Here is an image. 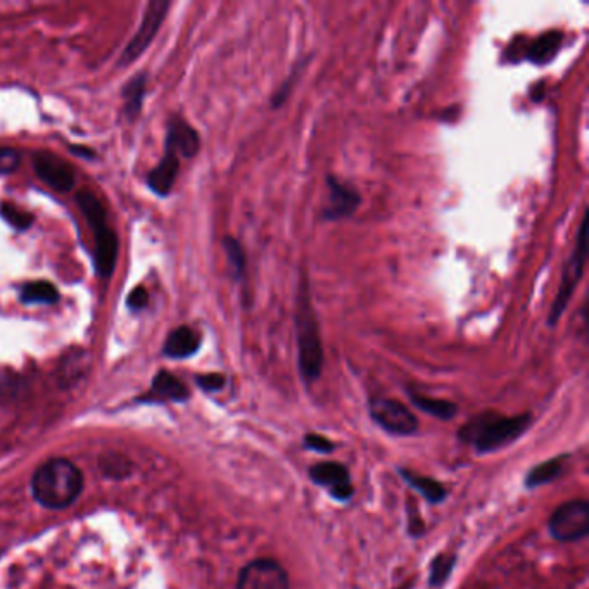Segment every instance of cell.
<instances>
[{
	"label": "cell",
	"instance_id": "cell-17",
	"mask_svg": "<svg viewBox=\"0 0 589 589\" xmlns=\"http://www.w3.org/2000/svg\"><path fill=\"white\" fill-rule=\"evenodd\" d=\"M399 475L403 477L406 484H410L415 491L422 494L425 500L432 503V505H439L448 498V491L444 488L441 482L427 477V475H418L410 469H398Z\"/></svg>",
	"mask_w": 589,
	"mask_h": 589
},
{
	"label": "cell",
	"instance_id": "cell-14",
	"mask_svg": "<svg viewBox=\"0 0 589 589\" xmlns=\"http://www.w3.org/2000/svg\"><path fill=\"white\" fill-rule=\"evenodd\" d=\"M201 149L199 133L182 118L171 120L166 137V151L184 158H194Z\"/></svg>",
	"mask_w": 589,
	"mask_h": 589
},
{
	"label": "cell",
	"instance_id": "cell-13",
	"mask_svg": "<svg viewBox=\"0 0 589 589\" xmlns=\"http://www.w3.org/2000/svg\"><path fill=\"white\" fill-rule=\"evenodd\" d=\"M92 228L94 232L95 244V265H97V272L101 273V277L109 279L113 275L114 268H116V260H118V237L114 234L113 228L108 227V223H97Z\"/></svg>",
	"mask_w": 589,
	"mask_h": 589
},
{
	"label": "cell",
	"instance_id": "cell-34",
	"mask_svg": "<svg viewBox=\"0 0 589 589\" xmlns=\"http://www.w3.org/2000/svg\"><path fill=\"white\" fill-rule=\"evenodd\" d=\"M413 584H406V586H403V588H399V589H412Z\"/></svg>",
	"mask_w": 589,
	"mask_h": 589
},
{
	"label": "cell",
	"instance_id": "cell-23",
	"mask_svg": "<svg viewBox=\"0 0 589 589\" xmlns=\"http://www.w3.org/2000/svg\"><path fill=\"white\" fill-rule=\"evenodd\" d=\"M223 249H225V254H227L228 266H230V270H232L234 279H244L247 263L246 251H244L241 242L237 241L235 237L227 235V237L223 239Z\"/></svg>",
	"mask_w": 589,
	"mask_h": 589
},
{
	"label": "cell",
	"instance_id": "cell-25",
	"mask_svg": "<svg viewBox=\"0 0 589 589\" xmlns=\"http://www.w3.org/2000/svg\"><path fill=\"white\" fill-rule=\"evenodd\" d=\"M455 564L456 555L453 553H441L432 560L431 570H429V584L432 588H441L450 579Z\"/></svg>",
	"mask_w": 589,
	"mask_h": 589
},
{
	"label": "cell",
	"instance_id": "cell-4",
	"mask_svg": "<svg viewBox=\"0 0 589 589\" xmlns=\"http://www.w3.org/2000/svg\"><path fill=\"white\" fill-rule=\"evenodd\" d=\"M586 227H588V211L584 213L579 230H577L576 246L570 253L569 260L565 263L564 272H562V282L558 287L557 296L553 299L550 313H548V320L546 323L550 327H555L560 318L567 310V304L574 296L577 285L583 279L584 266H586V258H588V247H586Z\"/></svg>",
	"mask_w": 589,
	"mask_h": 589
},
{
	"label": "cell",
	"instance_id": "cell-6",
	"mask_svg": "<svg viewBox=\"0 0 589 589\" xmlns=\"http://www.w3.org/2000/svg\"><path fill=\"white\" fill-rule=\"evenodd\" d=\"M553 538L572 543L586 538L589 532V505L586 500L567 501L553 512L548 522Z\"/></svg>",
	"mask_w": 589,
	"mask_h": 589
},
{
	"label": "cell",
	"instance_id": "cell-29",
	"mask_svg": "<svg viewBox=\"0 0 589 589\" xmlns=\"http://www.w3.org/2000/svg\"><path fill=\"white\" fill-rule=\"evenodd\" d=\"M21 156L16 149H0V175H9L19 166Z\"/></svg>",
	"mask_w": 589,
	"mask_h": 589
},
{
	"label": "cell",
	"instance_id": "cell-21",
	"mask_svg": "<svg viewBox=\"0 0 589 589\" xmlns=\"http://www.w3.org/2000/svg\"><path fill=\"white\" fill-rule=\"evenodd\" d=\"M144 97H146V75H135L123 89L125 114L130 120L139 118L142 104H144Z\"/></svg>",
	"mask_w": 589,
	"mask_h": 589
},
{
	"label": "cell",
	"instance_id": "cell-12",
	"mask_svg": "<svg viewBox=\"0 0 589 589\" xmlns=\"http://www.w3.org/2000/svg\"><path fill=\"white\" fill-rule=\"evenodd\" d=\"M33 166L40 180H44L45 184L51 185L57 192L66 194L75 187V173L66 161L57 158L54 154L37 152L33 156Z\"/></svg>",
	"mask_w": 589,
	"mask_h": 589
},
{
	"label": "cell",
	"instance_id": "cell-10",
	"mask_svg": "<svg viewBox=\"0 0 589 589\" xmlns=\"http://www.w3.org/2000/svg\"><path fill=\"white\" fill-rule=\"evenodd\" d=\"M237 589H289V576L272 558H256L241 570Z\"/></svg>",
	"mask_w": 589,
	"mask_h": 589
},
{
	"label": "cell",
	"instance_id": "cell-28",
	"mask_svg": "<svg viewBox=\"0 0 589 589\" xmlns=\"http://www.w3.org/2000/svg\"><path fill=\"white\" fill-rule=\"evenodd\" d=\"M197 386L201 387L206 393H216V391H222L227 379L222 374H204L197 375L196 377Z\"/></svg>",
	"mask_w": 589,
	"mask_h": 589
},
{
	"label": "cell",
	"instance_id": "cell-24",
	"mask_svg": "<svg viewBox=\"0 0 589 589\" xmlns=\"http://www.w3.org/2000/svg\"><path fill=\"white\" fill-rule=\"evenodd\" d=\"M76 203H78V208L85 216V220L89 222L90 227H94L97 223L106 222V209L90 190H82L76 196Z\"/></svg>",
	"mask_w": 589,
	"mask_h": 589
},
{
	"label": "cell",
	"instance_id": "cell-15",
	"mask_svg": "<svg viewBox=\"0 0 589 589\" xmlns=\"http://www.w3.org/2000/svg\"><path fill=\"white\" fill-rule=\"evenodd\" d=\"M201 348V334L189 325H182L171 332L165 342V355L175 360H185L196 355Z\"/></svg>",
	"mask_w": 589,
	"mask_h": 589
},
{
	"label": "cell",
	"instance_id": "cell-3",
	"mask_svg": "<svg viewBox=\"0 0 589 589\" xmlns=\"http://www.w3.org/2000/svg\"><path fill=\"white\" fill-rule=\"evenodd\" d=\"M531 424V413L503 417L498 413L486 412L463 425L458 431V437L463 443L472 444L477 453H491L515 443Z\"/></svg>",
	"mask_w": 589,
	"mask_h": 589
},
{
	"label": "cell",
	"instance_id": "cell-7",
	"mask_svg": "<svg viewBox=\"0 0 589 589\" xmlns=\"http://www.w3.org/2000/svg\"><path fill=\"white\" fill-rule=\"evenodd\" d=\"M368 412L375 424L387 434L405 437L413 436L418 431L417 417L398 399L372 398L368 403Z\"/></svg>",
	"mask_w": 589,
	"mask_h": 589
},
{
	"label": "cell",
	"instance_id": "cell-1",
	"mask_svg": "<svg viewBox=\"0 0 589 589\" xmlns=\"http://www.w3.org/2000/svg\"><path fill=\"white\" fill-rule=\"evenodd\" d=\"M294 329H296V342H298L299 374L306 384H313L322 375L325 353H323L320 325L311 303L310 285L306 279H303L298 289Z\"/></svg>",
	"mask_w": 589,
	"mask_h": 589
},
{
	"label": "cell",
	"instance_id": "cell-8",
	"mask_svg": "<svg viewBox=\"0 0 589 589\" xmlns=\"http://www.w3.org/2000/svg\"><path fill=\"white\" fill-rule=\"evenodd\" d=\"M170 2L168 0H152L147 6L142 23H140L139 30L133 35L127 49L123 51L120 59V66H128V64L135 63L144 52L149 49L154 37L158 35L159 28L163 25L168 11H170Z\"/></svg>",
	"mask_w": 589,
	"mask_h": 589
},
{
	"label": "cell",
	"instance_id": "cell-26",
	"mask_svg": "<svg viewBox=\"0 0 589 589\" xmlns=\"http://www.w3.org/2000/svg\"><path fill=\"white\" fill-rule=\"evenodd\" d=\"M0 216H2L11 227L18 228V230H26V228H30L33 225V215H30L28 211L16 208L13 204H0Z\"/></svg>",
	"mask_w": 589,
	"mask_h": 589
},
{
	"label": "cell",
	"instance_id": "cell-9",
	"mask_svg": "<svg viewBox=\"0 0 589 589\" xmlns=\"http://www.w3.org/2000/svg\"><path fill=\"white\" fill-rule=\"evenodd\" d=\"M327 204L322 209V220L341 222L355 215L361 204L360 190L334 175H327Z\"/></svg>",
	"mask_w": 589,
	"mask_h": 589
},
{
	"label": "cell",
	"instance_id": "cell-5",
	"mask_svg": "<svg viewBox=\"0 0 589 589\" xmlns=\"http://www.w3.org/2000/svg\"><path fill=\"white\" fill-rule=\"evenodd\" d=\"M564 45V32L550 30L538 37L527 40L526 37L513 38L503 52V63H531L534 66L550 64Z\"/></svg>",
	"mask_w": 589,
	"mask_h": 589
},
{
	"label": "cell",
	"instance_id": "cell-22",
	"mask_svg": "<svg viewBox=\"0 0 589 589\" xmlns=\"http://www.w3.org/2000/svg\"><path fill=\"white\" fill-rule=\"evenodd\" d=\"M21 301L26 304H52L59 301V292L56 287L47 280L30 282L21 289Z\"/></svg>",
	"mask_w": 589,
	"mask_h": 589
},
{
	"label": "cell",
	"instance_id": "cell-19",
	"mask_svg": "<svg viewBox=\"0 0 589 589\" xmlns=\"http://www.w3.org/2000/svg\"><path fill=\"white\" fill-rule=\"evenodd\" d=\"M567 458L569 455L555 456V458L539 463L534 469L529 470L526 475V488L536 489L539 486H545L548 482L555 481L564 472Z\"/></svg>",
	"mask_w": 589,
	"mask_h": 589
},
{
	"label": "cell",
	"instance_id": "cell-33",
	"mask_svg": "<svg viewBox=\"0 0 589 589\" xmlns=\"http://www.w3.org/2000/svg\"><path fill=\"white\" fill-rule=\"evenodd\" d=\"M71 151H73V154H76V156H82V158H95L94 151H92V149H87V147L73 146L71 147Z\"/></svg>",
	"mask_w": 589,
	"mask_h": 589
},
{
	"label": "cell",
	"instance_id": "cell-30",
	"mask_svg": "<svg viewBox=\"0 0 589 589\" xmlns=\"http://www.w3.org/2000/svg\"><path fill=\"white\" fill-rule=\"evenodd\" d=\"M296 78H298V68H294V71H292L291 76L287 78V82L282 83V85H280V89L277 90L275 94H273V108H280V106L284 104L285 99H287V95L291 94V89L292 87H294V82H296Z\"/></svg>",
	"mask_w": 589,
	"mask_h": 589
},
{
	"label": "cell",
	"instance_id": "cell-27",
	"mask_svg": "<svg viewBox=\"0 0 589 589\" xmlns=\"http://www.w3.org/2000/svg\"><path fill=\"white\" fill-rule=\"evenodd\" d=\"M303 444L306 450L317 451V453H332V451L336 450V444L332 443L329 437L315 434V432L306 434Z\"/></svg>",
	"mask_w": 589,
	"mask_h": 589
},
{
	"label": "cell",
	"instance_id": "cell-11",
	"mask_svg": "<svg viewBox=\"0 0 589 589\" xmlns=\"http://www.w3.org/2000/svg\"><path fill=\"white\" fill-rule=\"evenodd\" d=\"M308 474L313 484L327 489V493L339 503H346L355 496L348 467H344L342 463L320 462L313 465Z\"/></svg>",
	"mask_w": 589,
	"mask_h": 589
},
{
	"label": "cell",
	"instance_id": "cell-16",
	"mask_svg": "<svg viewBox=\"0 0 589 589\" xmlns=\"http://www.w3.org/2000/svg\"><path fill=\"white\" fill-rule=\"evenodd\" d=\"M178 171H180V159L177 154L166 151L165 158L159 161V165L147 177L149 189L156 192L158 196H168L177 182Z\"/></svg>",
	"mask_w": 589,
	"mask_h": 589
},
{
	"label": "cell",
	"instance_id": "cell-20",
	"mask_svg": "<svg viewBox=\"0 0 589 589\" xmlns=\"http://www.w3.org/2000/svg\"><path fill=\"white\" fill-rule=\"evenodd\" d=\"M152 393L171 401H185L189 398V389L182 380L170 372H159L152 382Z\"/></svg>",
	"mask_w": 589,
	"mask_h": 589
},
{
	"label": "cell",
	"instance_id": "cell-18",
	"mask_svg": "<svg viewBox=\"0 0 589 589\" xmlns=\"http://www.w3.org/2000/svg\"><path fill=\"white\" fill-rule=\"evenodd\" d=\"M408 396H410L412 405L417 406L418 410H422L431 417L444 420V422L455 418L456 412H458V406L448 399L429 398L425 394L415 393L413 389H408Z\"/></svg>",
	"mask_w": 589,
	"mask_h": 589
},
{
	"label": "cell",
	"instance_id": "cell-2",
	"mask_svg": "<svg viewBox=\"0 0 589 589\" xmlns=\"http://www.w3.org/2000/svg\"><path fill=\"white\" fill-rule=\"evenodd\" d=\"M83 475L75 463L54 458L38 467L32 477L33 498L47 508H66L82 494Z\"/></svg>",
	"mask_w": 589,
	"mask_h": 589
},
{
	"label": "cell",
	"instance_id": "cell-31",
	"mask_svg": "<svg viewBox=\"0 0 589 589\" xmlns=\"http://www.w3.org/2000/svg\"><path fill=\"white\" fill-rule=\"evenodd\" d=\"M149 304V294H147L144 287H135L130 294H128L127 306L132 311H140L146 308Z\"/></svg>",
	"mask_w": 589,
	"mask_h": 589
},
{
	"label": "cell",
	"instance_id": "cell-32",
	"mask_svg": "<svg viewBox=\"0 0 589 589\" xmlns=\"http://www.w3.org/2000/svg\"><path fill=\"white\" fill-rule=\"evenodd\" d=\"M545 94H546L545 82H538L531 89V101L532 102H541V101H543V97H545Z\"/></svg>",
	"mask_w": 589,
	"mask_h": 589
}]
</instances>
